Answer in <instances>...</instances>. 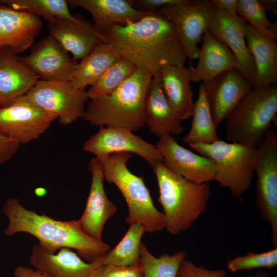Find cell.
<instances>
[{
  "instance_id": "cell-31",
  "label": "cell",
  "mask_w": 277,
  "mask_h": 277,
  "mask_svg": "<svg viewBox=\"0 0 277 277\" xmlns=\"http://www.w3.org/2000/svg\"><path fill=\"white\" fill-rule=\"evenodd\" d=\"M0 4L42 17L48 23L57 18H75L65 0H0Z\"/></svg>"
},
{
  "instance_id": "cell-32",
  "label": "cell",
  "mask_w": 277,
  "mask_h": 277,
  "mask_svg": "<svg viewBox=\"0 0 277 277\" xmlns=\"http://www.w3.org/2000/svg\"><path fill=\"white\" fill-rule=\"evenodd\" d=\"M137 68L121 57L112 65L87 91L89 100L109 95L129 78Z\"/></svg>"
},
{
  "instance_id": "cell-40",
  "label": "cell",
  "mask_w": 277,
  "mask_h": 277,
  "mask_svg": "<svg viewBox=\"0 0 277 277\" xmlns=\"http://www.w3.org/2000/svg\"><path fill=\"white\" fill-rule=\"evenodd\" d=\"M238 0H211L213 6L226 12L236 14V6Z\"/></svg>"
},
{
  "instance_id": "cell-24",
  "label": "cell",
  "mask_w": 277,
  "mask_h": 277,
  "mask_svg": "<svg viewBox=\"0 0 277 277\" xmlns=\"http://www.w3.org/2000/svg\"><path fill=\"white\" fill-rule=\"evenodd\" d=\"M198 62L192 68L191 81L207 83L224 71L238 69V63L229 48L208 31L202 37Z\"/></svg>"
},
{
  "instance_id": "cell-43",
  "label": "cell",
  "mask_w": 277,
  "mask_h": 277,
  "mask_svg": "<svg viewBox=\"0 0 277 277\" xmlns=\"http://www.w3.org/2000/svg\"><path fill=\"white\" fill-rule=\"evenodd\" d=\"M46 192V191L44 188H37L35 190V194L39 196L44 195Z\"/></svg>"
},
{
  "instance_id": "cell-21",
  "label": "cell",
  "mask_w": 277,
  "mask_h": 277,
  "mask_svg": "<svg viewBox=\"0 0 277 277\" xmlns=\"http://www.w3.org/2000/svg\"><path fill=\"white\" fill-rule=\"evenodd\" d=\"M182 120L169 102L162 87L160 72L152 76L145 107V125L159 138L181 134Z\"/></svg>"
},
{
  "instance_id": "cell-23",
  "label": "cell",
  "mask_w": 277,
  "mask_h": 277,
  "mask_svg": "<svg viewBox=\"0 0 277 277\" xmlns=\"http://www.w3.org/2000/svg\"><path fill=\"white\" fill-rule=\"evenodd\" d=\"M72 8H82L89 12L92 24L102 33L111 27L135 22L152 13L135 9L130 0H68Z\"/></svg>"
},
{
  "instance_id": "cell-25",
  "label": "cell",
  "mask_w": 277,
  "mask_h": 277,
  "mask_svg": "<svg viewBox=\"0 0 277 277\" xmlns=\"http://www.w3.org/2000/svg\"><path fill=\"white\" fill-rule=\"evenodd\" d=\"M192 68L166 63L160 71L166 96L181 120L188 119L193 113L194 102L190 86Z\"/></svg>"
},
{
  "instance_id": "cell-36",
  "label": "cell",
  "mask_w": 277,
  "mask_h": 277,
  "mask_svg": "<svg viewBox=\"0 0 277 277\" xmlns=\"http://www.w3.org/2000/svg\"><path fill=\"white\" fill-rule=\"evenodd\" d=\"M94 277H143L140 264L132 266L103 265L96 271Z\"/></svg>"
},
{
  "instance_id": "cell-18",
  "label": "cell",
  "mask_w": 277,
  "mask_h": 277,
  "mask_svg": "<svg viewBox=\"0 0 277 277\" xmlns=\"http://www.w3.org/2000/svg\"><path fill=\"white\" fill-rule=\"evenodd\" d=\"M92 180L84 212L78 220L84 231L92 238L103 241L102 232L106 222L117 211V208L107 197L104 187L102 165L96 157L89 162Z\"/></svg>"
},
{
  "instance_id": "cell-37",
  "label": "cell",
  "mask_w": 277,
  "mask_h": 277,
  "mask_svg": "<svg viewBox=\"0 0 277 277\" xmlns=\"http://www.w3.org/2000/svg\"><path fill=\"white\" fill-rule=\"evenodd\" d=\"M191 0H130L137 10L145 13H153L168 5H188Z\"/></svg>"
},
{
  "instance_id": "cell-39",
  "label": "cell",
  "mask_w": 277,
  "mask_h": 277,
  "mask_svg": "<svg viewBox=\"0 0 277 277\" xmlns=\"http://www.w3.org/2000/svg\"><path fill=\"white\" fill-rule=\"evenodd\" d=\"M13 276L14 277H50L40 270L23 266H18L15 268Z\"/></svg>"
},
{
  "instance_id": "cell-9",
  "label": "cell",
  "mask_w": 277,
  "mask_h": 277,
  "mask_svg": "<svg viewBox=\"0 0 277 277\" xmlns=\"http://www.w3.org/2000/svg\"><path fill=\"white\" fill-rule=\"evenodd\" d=\"M20 97L55 115L64 125L82 117L89 100L85 89H75L69 81L41 80Z\"/></svg>"
},
{
  "instance_id": "cell-5",
  "label": "cell",
  "mask_w": 277,
  "mask_h": 277,
  "mask_svg": "<svg viewBox=\"0 0 277 277\" xmlns=\"http://www.w3.org/2000/svg\"><path fill=\"white\" fill-rule=\"evenodd\" d=\"M132 156L129 152H117L96 157L102 165L104 180L114 184L126 201L128 208L126 223H138L146 232L161 231L165 229L164 215L155 207L143 177L129 170L127 164Z\"/></svg>"
},
{
  "instance_id": "cell-13",
  "label": "cell",
  "mask_w": 277,
  "mask_h": 277,
  "mask_svg": "<svg viewBox=\"0 0 277 277\" xmlns=\"http://www.w3.org/2000/svg\"><path fill=\"white\" fill-rule=\"evenodd\" d=\"M18 58L43 81H69L78 63L50 35L33 43L30 53Z\"/></svg>"
},
{
  "instance_id": "cell-1",
  "label": "cell",
  "mask_w": 277,
  "mask_h": 277,
  "mask_svg": "<svg viewBox=\"0 0 277 277\" xmlns=\"http://www.w3.org/2000/svg\"><path fill=\"white\" fill-rule=\"evenodd\" d=\"M102 34L104 42L121 57L152 76L164 64L184 65L187 59L173 23L154 12L135 22L114 25Z\"/></svg>"
},
{
  "instance_id": "cell-10",
  "label": "cell",
  "mask_w": 277,
  "mask_h": 277,
  "mask_svg": "<svg viewBox=\"0 0 277 277\" xmlns=\"http://www.w3.org/2000/svg\"><path fill=\"white\" fill-rule=\"evenodd\" d=\"M213 6L210 0L193 1L188 5H168L154 13L164 16L174 24L188 58L198 57L197 44L208 31Z\"/></svg>"
},
{
  "instance_id": "cell-8",
  "label": "cell",
  "mask_w": 277,
  "mask_h": 277,
  "mask_svg": "<svg viewBox=\"0 0 277 277\" xmlns=\"http://www.w3.org/2000/svg\"><path fill=\"white\" fill-rule=\"evenodd\" d=\"M255 199L262 218L271 229L272 243L277 247V133L270 128L259 145L254 164Z\"/></svg>"
},
{
  "instance_id": "cell-2",
  "label": "cell",
  "mask_w": 277,
  "mask_h": 277,
  "mask_svg": "<svg viewBox=\"0 0 277 277\" xmlns=\"http://www.w3.org/2000/svg\"><path fill=\"white\" fill-rule=\"evenodd\" d=\"M3 212L8 219L4 231L6 235L10 236L19 232L31 234L48 253L54 254L63 248L73 249L81 258L92 263L110 250L108 244L87 234L78 220L60 221L39 214L26 208L18 199L14 197L6 200Z\"/></svg>"
},
{
  "instance_id": "cell-7",
  "label": "cell",
  "mask_w": 277,
  "mask_h": 277,
  "mask_svg": "<svg viewBox=\"0 0 277 277\" xmlns=\"http://www.w3.org/2000/svg\"><path fill=\"white\" fill-rule=\"evenodd\" d=\"M189 146L215 164L214 180L241 198L250 185L254 172L257 147L217 140L210 144L191 143Z\"/></svg>"
},
{
  "instance_id": "cell-15",
  "label": "cell",
  "mask_w": 277,
  "mask_h": 277,
  "mask_svg": "<svg viewBox=\"0 0 277 277\" xmlns=\"http://www.w3.org/2000/svg\"><path fill=\"white\" fill-rule=\"evenodd\" d=\"M169 170L196 184L214 180L216 168L209 158L180 145L172 135L159 138L155 145Z\"/></svg>"
},
{
  "instance_id": "cell-16",
  "label": "cell",
  "mask_w": 277,
  "mask_h": 277,
  "mask_svg": "<svg viewBox=\"0 0 277 277\" xmlns=\"http://www.w3.org/2000/svg\"><path fill=\"white\" fill-rule=\"evenodd\" d=\"M202 84L216 127L227 119L243 97L253 88L236 68L224 71L211 81Z\"/></svg>"
},
{
  "instance_id": "cell-30",
  "label": "cell",
  "mask_w": 277,
  "mask_h": 277,
  "mask_svg": "<svg viewBox=\"0 0 277 277\" xmlns=\"http://www.w3.org/2000/svg\"><path fill=\"white\" fill-rule=\"evenodd\" d=\"M186 256V252L182 250L173 254L164 253L155 257L142 243L140 265L143 277H176L180 265Z\"/></svg>"
},
{
  "instance_id": "cell-42",
  "label": "cell",
  "mask_w": 277,
  "mask_h": 277,
  "mask_svg": "<svg viewBox=\"0 0 277 277\" xmlns=\"http://www.w3.org/2000/svg\"><path fill=\"white\" fill-rule=\"evenodd\" d=\"M245 277H269V275L268 273L266 272L259 271H258L255 275H246Z\"/></svg>"
},
{
  "instance_id": "cell-41",
  "label": "cell",
  "mask_w": 277,
  "mask_h": 277,
  "mask_svg": "<svg viewBox=\"0 0 277 277\" xmlns=\"http://www.w3.org/2000/svg\"><path fill=\"white\" fill-rule=\"evenodd\" d=\"M260 2L266 11L272 12L277 16L276 0H260Z\"/></svg>"
},
{
  "instance_id": "cell-33",
  "label": "cell",
  "mask_w": 277,
  "mask_h": 277,
  "mask_svg": "<svg viewBox=\"0 0 277 277\" xmlns=\"http://www.w3.org/2000/svg\"><path fill=\"white\" fill-rule=\"evenodd\" d=\"M266 11L258 0H238L236 13L263 36L277 39V23L270 22Z\"/></svg>"
},
{
  "instance_id": "cell-34",
  "label": "cell",
  "mask_w": 277,
  "mask_h": 277,
  "mask_svg": "<svg viewBox=\"0 0 277 277\" xmlns=\"http://www.w3.org/2000/svg\"><path fill=\"white\" fill-rule=\"evenodd\" d=\"M277 266V247L267 251L254 253L235 257L227 262V268L232 272L255 268H273Z\"/></svg>"
},
{
  "instance_id": "cell-17",
  "label": "cell",
  "mask_w": 277,
  "mask_h": 277,
  "mask_svg": "<svg viewBox=\"0 0 277 277\" xmlns=\"http://www.w3.org/2000/svg\"><path fill=\"white\" fill-rule=\"evenodd\" d=\"M52 36L74 60H82L104 42L103 34L80 15L73 19L57 18L48 24Z\"/></svg>"
},
{
  "instance_id": "cell-12",
  "label": "cell",
  "mask_w": 277,
  "mask_h": 277,
  "mask_svg": "<svg viewBox=\"0 0 277 277\" xmlns=\"http://www.w3.org/2000/svg\"><path fill=\"white\" fill-rule=\"evenodd\" d=\"M129 130L120 127L100 126L98 131L86 141L83 150L96 157L117 152L135 154L153 168L162 162L163 157L155 145L137 136Z\"/></svg>"
},
{
  "instance_id": "cell-4",
  "label": "cell",
  "mask_w": 277,
  "mask_h": 277,
  "mask_svg": "<svg viewBox=\"0 0 277 277\" xmlns=\"http://www.w3.org/2000/svg\"><path fill=\"white\" fill-rule=\"evenodd\" d=\"M159 187L165 229L178 234L190 228L206 210L210 196L208 183L196 184L167 169L162 162L152 168Z\"/></svg>"
},
{
  "instance_id": "cell-29",
  "label": "cell",
  "mask_w": 277,
  "mask_h": 277,
  "mask_svg": "<svg viewBox=\"0 0 277 277\" xmlns=\"http://www.w3.org/2000/svg\"><path fill=\"white\" fill-rule=\"evenodd\" d=\"M145 232L141 224H130L120 242L103 256V265L132 266L140 264L141 241Z\"/></svg>"
},
{
  "instance_id": "cell-14",
  "label": "cell",
  "mask_w": 277,
  "mask_h": 277,
  "mask_svg": "<svg viewBox=\"0 0 277 277\" xmlns=\"http://www.w3.org/2000/svg\"><path fill=\"white\" fill-rule=\"evenodd\" d=\"M247 22L238 14H231L213 6L208 31L232 52L240 70L254 87L256 78L253 58L245 37Z\"/></svg>"
},
{
  "instance_id": "cell-38",
  "label": "cell",
  "mask_w": 277,
  "mask_h": 277,
  "mask_svg": "<svg viewBox=\"0 0 277 277\" xmlns=\"http://www.w3.org/2000/svg\"><path fill=\"white\" fill-rule=\"evenodd\" d=\"M20 144L0 134V164L8 161L18 150Z\"/></svg>"
},
{
  "instance_id": "cell-3",
  "label": "cell",
  "mask_w": 277,
  "mask_h": 277,
  "mask_svg": "<svg viewBox=\"0 0 277 277\" xmlns=\"http://www.w3.org/2000/svg\"><path fill=\"white\" fill-rule=\"evenodd\" d=\"M152 78L148 71L137 68L110 94L90 100L82 118L93 126L140 130L145 125V103Z\"/></svg>"
},
{
  "instance_id": "cell-35",
  "label": "cell",
  "mask_w": 277,
  "mask_h": 277,
  "mask_svg": "<svg viewBox=\"0 0 277 277\" xmlns=\"http://www.w3.org/2000/svg\"><path fill=\"white\" fill-rule=\"evenodd\" d=\"M223 269H209L203 266H196L191 261L184 259L181 263L176 277H226Z\"/></svg>"
},
{
  "instance_id": "cell-22",
  "label": "cell",
  "mask_w": 277,
  "mask_h": 277,
  "mask_svg": "<svg viewBox=\"0 0 277 277\" xmlns=\"http://www.w3.org/2000/svg\"><path fill=\"white\" fill-rule=\"evenodd\" d=\"M38 80L10 48L0 50V108L26 94Z\"/></svg>"
},
{
  "instance_id": "cell-27",
  "label": "cell",
  "mask_w": 277,
  "mask_h": 277,
  "mask_svg": "<svg viewBox=\"0 0 277 277\" xmlns=\"http://www.w3.org/2000/svg\"><path fill=\"white\" fill-rule=\"evenodd\" d=\"M121 58L108 44L102 43L78 63L69 82L75 89L91 86Z\"/></svg>"
},
{
  "instance_id": "cell-19",
  "label": "cell",
  "mask_w": 277,
  "mask_h": 277,
  "mask_svg": "<svg viewBox=\"0 0 277 277\" xmlns=\"http://www.w3.org/2000/svg\"><path fill=\"white\" fill-rule=\"evenodd\" d=\"M103 256L92 263L85 262L69 248H63L57 253L50 254L39 245H35L29 263L35 269L50 277H94L97 270L103 266Z\"/></svg>"
},
{
  "instance_id": "cell-6",
  "label": "cell",
  "mask_w": 277,
  "mask_h": 277,
  "mask_svg": "<svg viewBox=\"0 0 277 277\" xmlns=\"http://www.w3.org/2000/svg\"><path fill=\"white\" fill-rule=\"evenodd\" d=\"M276 84L252 88L227 119V140L257 147L276 118Z\"/></svg>"
},
{
  "instance_id": "cell-28",
  "label": "cell",
  "mask_w": 277,
  "mask_h": 277,
  "mask_svg": "<svg viewBox=\"0 0 277 277\" xmlns=\"http://www.w3.org/2000/svg\"><path fill=\"white\" fill-rule=\"evenodd\" d=\"M190 129L184 137L189 144H210L219 140V136L212 119L203 84L199 87L197 99L194 103Z\"/></svg>"
},
{
  "instance_id": "cell-11",
  "label": "cell",
  "mask_w": 277,
  "mask_h": 277,
  "mask_svg": "<svg viewBox=\"0 0 277 277\" xmlns=\"http://www.w3.org/2000/svg\"><path fill=\"white\" fill-rule=\"evenodd\" d=\"M57 117L44 109L18 98L0 108V134L20 145L38 138Z\"/></svg>"
},
{
  "instance_id": "cell-26",
  "label": "cell",
  "mask_w": 277,
  "mask_h": 277,
  "mask_svg": "<svg viewBox=\"0 0 277 277\" xmlns=\"http://www.w3.org/2000/svg\"><path fill=\"white\" fill-rule=\"evenodd\" d=\"M245 37L256 68V82L253 88L276 84V41L263 36L248 23L245 25Z\"/></svg>"
},
{
  "instance_id": "cell-20",
  "label": "cell",
  "mask_w": 277,
  "mask_h": 277,
  "mask_svg": "<svg viewBox=\"0 0 277 277\" xmlns=\"http://www.w3.org/2000/svg\"><path fill=\"white\" fill-rule=\"evenodd\" d=\"M42 26L38 16L0 4V50L22 53L33 44Z\"/></svg>"
}]
</instances>
